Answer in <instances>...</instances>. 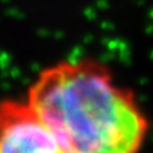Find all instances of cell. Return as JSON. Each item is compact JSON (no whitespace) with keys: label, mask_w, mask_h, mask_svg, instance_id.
I'll use <instances>...</instances> for the list:
<instances>
[{"label":"cell","mask_w":153,"mask_h":153,"mask_svg":"<svg viewBox=\"0 0 153 153\" xmlns=\"http://www.w3.org/2000/svg\"><path fill=\"white\" fill-rule=\"evenodd\" d=\"M26 101L67 153H138L149 130L134 93L91 58L42 70Z\"/></svg>","instance_id":"6da1fadb"},{"label":"cell","mask_w":153,"mask_h":153,"mask_svg":"<svg viewBox=\"0 0 153 153\" xmlns=\"http://www.w3.org/2000/svg\"><path fill=\"white\" fill-rule=\"evenodd\" d=\"M0 153H67L26 100L0 101Z\"/></svg>","instance_id":"7a4b0ae2"}]
</instances>
